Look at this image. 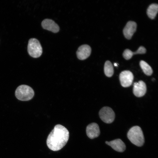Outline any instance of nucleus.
<instances>
[{"mask_svg":"<svg viewBox=\"0 0 158 158\" xmlns=\"http://www.w3.org/2000/svg\"><path fill=\"white\" fill-rule=\"evenodd\" d=\"M104 71L107 76L110 77L113 75L114 72V68L112 64L109 61H107L105 62Z\"/></svg>","mask_w":158,"mask_h":158,"instance_id":"obj_14","label":"nucleus"},{"mask_svg":"<svg viewBox=\"0 0 158 158\" xmlns=\"http://www.w3.org/2000/svg\"><path fill=\"white\" fill-rule=\"evenodd\" d=\"M69 137L68 130L61 125H56L48 136L47 146L52 150L58 151L66 145Z\"/></svg>","mask_w":158,"mask_h":158,"instance_id":"obj_1","label":"nucleus"},{"mask_svg":"<svg viewBox=\"0 0 158 158\" xmlns=\"http://www.w3.org/2000/svg\"><path fill=\"white\" fill-rule=\"evenodd\" d=\"M127 137L130 141L138 146H141L144 142V137L141 128L138 126L132 127L127 133Z\"/></svg>","mask_w":158,"mask_h":158,"instance_id":"obj_2","label":"nucleus"},{"mask_svg":"<svg viewBox=\"0 0 158 158\" xmlns=\"http://www.w3.org/2000/svg\"><path fill=\"white\" fill-rule=\"evenodd\" d=\"M158 10V6L156 4H150L147 10V14L151 19H154L156 16Z\"/></svg>","mask_w":158,"mask_h":158,"instance_id":"obj_13","label":"nucleus"},{"mask_svg":"<svg viewBox=\"0 0 158 158\" xmlns=\"http://www.w3.org/2000/svg\"><path fill=\"white\" fill-rule=\"evenodd\" d=\"M146 49L143 47L141 46L139 47L137 50L133 52L134 54H144L146 53Z\"/></svg>","mask_w":158,"mask_h":158,"instance_id":"obj_17","label":"nucleus"},{"mask_svg":"<svg viewBox=\"0 0 158 158\" xmlns=\"http://www.w3.org/2000/svg\"><path fill=\"white\" fill-rule=\"evenodd\" d=\"M119 78L121 85L123 87H126L132 85L134 76L131 71H124L120 73Z\"/></svg>","mask_w":158,"mask_h":158,"instance_id":"obj_6","label":"nucleus"},{"mask_svg":"<svg viewBox=\"0 0 158 158\" xmlns=\"http://www.w3.org/2000/svg\"><path fill=\"white\" fill-rule=\"evenodd\" d=\"M147 87L145 83L143 81L140 80L134 83L133 92L134 95L138 97L143 96L146 93Z\"/></svg>","mask_w":158,"mask_h":158,"instance_id":"obj_7","label":"nucleus"},{"mask_svg":"<svg viewBox=\"0 0 158 158\" xmlns=\"http://www.w3.org/2000/svg\"><path fill=\"white\" fill-rule=\"evenodd\" d=\"M28 51L32 57L37 58L40 57L42 52V49L39 41L34 38L30 39L28 41Z\"/></svg>","mask_w":158,"mask_h":158,"instance_id":"obj_4","label":"nucleus"},{"mask_svg":"<svg viewBox=\"0 0 158 158\" xmlns=\"http://www.w3.org/2000/svg\"><path fill=\"white\" fill-rule=\"evenodd\" d=\"M137 24L133 21H129L124 28L123 32L124 36L126 39H130L136 30Z\"/></svg>","mask_w":158,"mask_h":158,"instance_id":"obj_9","label":"nucleus"},{"mask_svg":"<svg viewBox=\"0 0 158 158\" xmlns=\"http://www.w3.org/2000/svg\"><path fill=\"white\" fill-rule=\"evenodd\" d=\"M86 132L88 137L90 139L98 137L100 133L99 126L95 123L90 124L86 127Z\"/></svg>","mask_w":158,"mask_h":158,"instance_id":"obj_8","label":"nucleus"},{"mask_svg":"<svg viewBox=\"0 0 158 158\" xmlns=\"http://www.w3.org/2000/svg\"><path fill=\"white\" fill-rule=\"evenodd\" d=\"M41 25L44 29L54 33L58 32L59 30L58 25L51 19H46L44 20L42 22Z\"/></svg>","mask_w":158,"mask_h":158,"instance_id":"obj_11","label":"nucleus"},{"mask_svg":"<svg viewBox=\"0 0 158 158\" xmlns=\"http://www.w3.org/2000/svg\"><path fill=\"white\" fill-rule=\"evenodd\" d=\"M133 55V52L128 49L125 50L123 54V57L127 60L130 59Z\"/></svg>","mask_w":158,"mask_h":158,"instance_id":"obj_16","label":"nucleus"},{"mask_svg":"<svg viewBox=\"0 0 158 158\" xmlns=\"http://www.w3.org/2000/svg\"><path fill=\"white\" fill-rule=\"evenodd\" d=\"M101 119L104 122L110 123L112 122L115 118V114L111 108L105 107L102 108L99 112Z\"/></svg>","mask_w":158,"mask_h":158,"instance_id":"obj_5","label":"nucleus"},{"mask_svg":"<svg viewBox=\"0 0 158 158\" xmlns=\"http://www.w3.org/2000/svg\"><path fill=\"white\" fill-rule=\"evenodd\" d=\"M114 65L115 66H117V64L116 63H114Z\"/></svg>","mask_w":158,"mask_h":158,"instance_id":"obj_18","label":"nucleus"},{"mask_svg":"<svg viewBox=\"0 0 158 158\" xmlns=\"http://www.w3.org/2000/svg\"><path fill=\"white\" fill-rule=\"evenodd\" d=\"M105 143L114 150L118 152H123L126 149L125 144L120 139H117L109 142L106 141Z\"/></svg>","mask_w":158,"mask_h":158,"instance_id":"obj_12","label":"nucleus"},{"mask_svg":"<svg viewBox=\"0 0 158 158\" xmlns=\"http://www.w3.org/2000/svg\"><path fill=\"white\" fill-rule=\"evenodd\" d=\"M15 95L18 100L27 101L33 98L34 92L33 89L29 86L22 85L19 86L17 88Z\"/></svg>","mask_w":158,"mask_h":158,"instance_id":"obj_3","label":"nucleus"},{"mask_svg":"<svg viewBox=\"0 0 158 158\" xmlns=\"http://www.w3.org/2000/svg\"><path fill=\"white\" fill-rule=\"evenodd\" d=\"M91 51L90 47L88 45L84 44L80 46L78 48L76 54L78 58L80 60H84L90 56Z\"/></svg>","mask_w":158,"mask_h":158,"instance_id":"obj_10","label":"nucleus"},{"mask_svg":"<svg viewBox=\"0 0 158 158\" xmlns=\"http://www.w3.org/2000/svg\"><path fill=\"white\" fill-rule=\"evenodd\" d=\"M140 66L144 73L147 75L150 76L153 73L151 66L145 61L141 60L140 62Z\"/></svg>","mask_w":158,"mask_h":158,"instance_id":"obj_15","label":"nucleus"}]
</instances>
